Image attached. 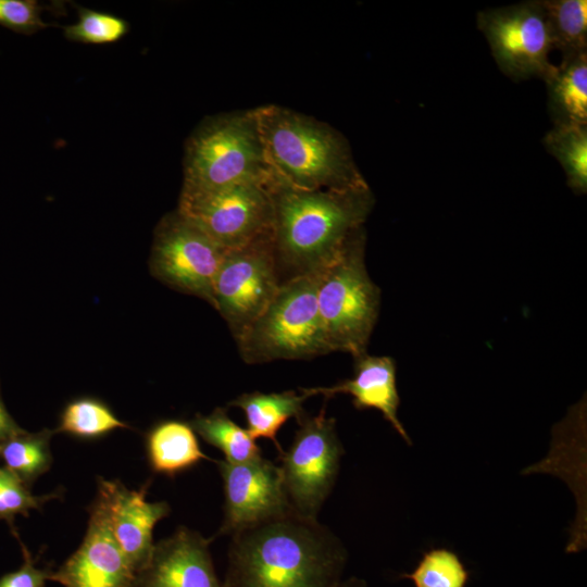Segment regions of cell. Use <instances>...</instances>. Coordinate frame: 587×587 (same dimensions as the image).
<instances>
[{
  "label": "cell",
  "mask_w": 587,
  "mask_h": 587,
  "mask_svg": "<svg viewBox=\"0 0 587 587\" xmlns=\"http://www.w3.org/2000/svg\"><path fill=\"white\" fill-rule=\"evenodd\" d=\"M346 562L330 528L288 511L232 535L223 587H338Z\"/></svg>",
  "instance_id": "6da1fadb"
},
{
  "label": "cell",
  "mask_w": 587,
  "mask_h": 587,
  "mask_svg": "<svg viewBox=\"0 0 587 587\" xmlns=\"http://www.w3.org/2000/svg\"><path fill=\"white\" fill-rule=\"evenodd\" d=\"M273 201L277 265L290 278L315 275L328 265L351 234L363 226L375 199L369 185L303 190L277 180Z\"/></svg>",
  "instance_id": "7a4b0ae2"
},
{
  "label": "cell",
  "mask_w": 587,
  "mask_h": 587,
  "mask_svg": "<svg viewBox=\"0 0 587 587\" xmlns=\"http://www.w3.org/2000/svg\"><path fill=\"white\" fill-rule=\"evenodd\" d=\"M253 111L267 163L280 184L303 190L367 185L347 139L328 124L276 104Z\"/></svg>",
  "instance_id": "3957f363"
},
{
  "label": "cell",
  "mask_w": 587,
  "mask_h": 587,
  "mask_svg": "<svg viewBox=\"0 0 587 587\" xmlns=\"http://www.w3.org/2000/svg\"><path fill=\"white\" fill-rule=\"evenodd\" d=\"M364 226L351 234L316 277V302L329 353H366L380 307V289L365 265Z\"/></svg>",
  "instance_id": "277c9868"
},
{
  "label": "cell",
  "mask_w": 587,
  "mask_h": 587,
  "mask_svg": "<svg viewBox=\"0 0 587 587\" xmlns=\"http://www.w3.org/2000/svg\"><path fill=\"white\" fill-rule=\"evenodd\" d=\"M272 177L253 109L208 117L186 142L182 191H213Z\"/></svg>",
  "instance_id": "5b68a950"
},
{
  "label": "cell",
  "mask_w": 587,
  "mask_h": 587,
  "mask_svg": "<svg viewBox=\"0 0 587 587\" xmlns=\"http://www.w3.org/2000/svg\"><path fill=\"white\" fill-rule=\"evenodd\" d=\"M236 341L248 364L329 353L317 309L315 275L282 282L265 310Z\"/></svg>",
  "instance_id": "8992f818"
},
{
  "label": "cell",
  "mask_w": 587,
  "mask_h": 587,
  "mask_svg": "<svg viewBox=\"0 0 587 587\" xmlns=\"http://www.w3.org/2000/svg\"><path fill=\"white\" fill-rule=\"evenodd\" d=\"M289 448L280 454L283 488L292 512L317 519L330 495L345 453L336 430V421L325 407L314 416L305 413Z\"/></svg>",
  "instance_id": "52a82bcc"
},
{
  "label": "cell",
  "mask_w": 587,
  "mask_h": 587,
  "mask_svg": "<svg viewBox=\"0 0 587 587\" xmlns=\"http://www.w3.org/2000/svg\"><path fill=\"white\" fill-rule=\"evenodd\" d=\"M274 177L213 191H182L177 212L226 250L273 232Z\"/></svg>",
  "instance_id": "ba28073f"
},
{
  "label": "cell",
  "mask_w": 587,
  "mask_h": 587,
  "mask_svg": "<svg viewBox=\"0 0 587 587\" xmlns=\"http://www.w3.org/2000/svg\"><path fill=\"white\" fill-rule=\"evenodd\" d=\"M282 280L273 232L226 251L213 286V308L237 340L265 310Z\"/></svg>",
  "instance_id": "9c48e42d"
},
{
  "label": "cell",
  "mask_w": 587,
  "mask_h": 587,
  "mask_svg": "<svg viewBox=\"0 0 587 587\" xmlns=\"http://www.w3.org/2000/svg\"><path fill=\"white\" fill-rule=\"evenodd\" d=\"M484 34L500 71L514 80L546 79L555 65L550 28L541 1H525L477 13Z\"/></svg>",
  "instance_id": "30bf717a"
},
{
  "label": "cell",
  "mask_w": 587,
  "mask_h": 587,
  "mask_svg": "<svg viewBox=\"0 0 587 587\" xmlns=\"http://www.w3.org/2000/svg\"><path fill=\"white\" fill-rule=\"evenodd\" d=\"M226 251L175 211L155 228L151 273L171 288L199 297L213 307L214 280Z\"/></svg>",
  "instance_id": "8fae6325"
},
{
  "label": "cell",
  "mask_w": 587,
  "mask_h": 587,
  "mask_svg": "<svg viewBox=\"0 0 587 587\" xmlns=\"http://www.w3.org/2000/svg\"><path fill=\"white\" fill-rule=\"evenodd\" d=\"M224 490V516L218 535H233L246 527L291 511L279 467L260 457L243 463L215 461Z\"/></svg>",
  "instance_id": "7c38bea8"
},
{
  "label": "cell",
  "mask_w": 587,
  "mask_h": 587,
  "mask_svg": "<svg viewBox=\"0 0 587 587\" xmlns=\"http://www.w3.org/2000/svg\"><path fill=\"white\" fill-rule=\"evenodd\" d=\"M83 542L48 579L64 587H130L135 572L118 547L110 527L100 494L89 509Z\"/></svg>",
  "instance_id": "4fadbf2b"
},
{
  "label": "cell",
  "mask_w": 587,
  "mask_h": 587,
  "mask_svg": "<svg viewBox=\"0 0 587 587\" xmlns=\"http://www.w3.org/2000/svg\"><path fill=\"white\" fill-rule=\"evenodd\" d=\"M198 532L179 527L154 544L148 563L135 574L130 587H223L209 545Z\"/></svg>",
  "instance_id": "5bb4252c"
},
{
  "label": "cell",
  "mask_w": 587,
  "mask_h": 587,
  "mask_svg": "<svg viewBox=\"0 0 587 587\" xmlns=\"http://www.w3.org/2000/svg\"><path fill=\"white\" fill-rule=\"evenodd\" d=\"M147 487L130 490L118 480L99 478L98 482V494L104 500L111 530L135 574L151 557L155 524L171 511L164 501H147Z\"/></svg>",
  "instance_id": "9a60e30c"
},
{
  "label": "cell",
  "mask_w": 587,
  "mask_h": 587,
  "mask_svg": "<svg viewBox=\"0 0 587 587\" xmlns=\"http://www.w3.org/2000/svg\"><path fill=\"white\" fill-rule=\"evenodd\" d=\"M396 362L388 355H369L354 359V373L349 379L330 387L301 388L307 396L322 395L329 399L336 395L351 396L358 410L375 409L411 445V438L398 417L400 397L396 383Z\"/></svg>",
  "instance_id": "2e32d148"
},
{
  "label": "cell",
  "mask_w": 587,
  "mask_h": 587,
  "mask_svg": "<svg viewBox=\"0 0 587 587\" xmlns=\"http://www.w3.org/2000/svg\"><path fill=\"white\" fill-rule=\"evenodd\" d=\"M544 82L553 126H587V53L561 60Z\"/></svg>",
  "instance_id": "e0dca14e"
},
{
  "label": "cell",
  "mask_w": 587,
  "mask_h": 587,
  "mask_svg": "<svg viewBox=\"0 0 587 587\" xmlns=\"http://www.w3.org/2000/svg\"><path fill=\"white\" fill-rule=\"evenodd\" d=\"M146 450L151 469L175 476L197 465L205 455L190 423L168 420L154 425L147 435Z\"/></svg>",
  "instance_id": "ac0fdd59"
},
{
  "label": "cell",
  "mask_w": 587,
  "mask_h": 587,
  "mask_svg": "<svg viewBox=\"0 0 587 587\" xmlns=\"http://www.w3.org/2000/svg\"><path fill=\"white\" fill-rule=\"evenodd\" d=\"M283 392L263 394L247 392L232 400L228 405L243 411L247 422L246 429L252 438L270 439L279 454L284 451L277 440L280 427L291 417L297 421L305 413L303 402L309 398L300 388Z\"/></svg>",
  "instance_id": "d6986e66"
},
{
  "label": "cell",
  "mask_w": 587,
  "mask_h": 587,
  "mask_svg": "<svg viewBox=\"0 0 587 587\" xmlns=\"http://www.w3.org/2000/svg\"><path fill=\"white\" fill-rule=\"evenodd\" d=\"M190 425L205 442L221 450L228 463H243L262 457L255 439L228 416L226 408H216L208 415L198 414Z\"/></svg>",
  "instance_id": "ffe728a7"
},
{
  "label": "cell",
  "mask_w": 587,
  "mask_h": 587,
  "mask_svg": "<svg viewBox=\"0 0 587 587\" xmlns=\"http://www.w3.org/2000/svg\"><path fill=\"white\" fill-rule=\"evenodd\" d=\"M553 49L562 60L587 53V1L544 0Z\"/></svg>",
  "instance_id": "44dd1931"
},
{
  "label": "cell",
  "mask_w": 587,
  "mask_h": 587,
  "mask_svg": "<svg viewBox=\"0 0 587 587\" xmlns=\"http://www.w3.org/2000/svg\"><path fill=\"white\" fill-rule=\"evenodd\" d=\"M53 432H21L0 444V455L5 469L23 483L29 484L46 473L52 463L50 439Z\"/></svg>",
  "instance_id": "7402d4cb"
},
{
  "label": "cell",
  "mask_w": 587,
  "mask_h": 587,
  "mask_svg": "<svg viewBox=\"0 0 587 587\" xmlns=\"http://www.w3.org/2000/svg\"><path fill=\"white\" fill-rule=\"evenodd\" d=\"M544 146L562 165L567 186L576 195L587 192V126H553Z\"/></svg>",
  "instance_id": "603a6c76"
},
{
  "label": "cell",
  "mask_w": 587,
  "mask_h": 587,
  "mask_svg": "<svg viewBox=\"0 0 587 587\" xmlns=\"http://www.w3.org/2000/svg\"><path fill=\"white\" fill-rule=\"evenodd\" d=\"M125 427L127 424L117 419L103 402L93 398H80L66 405L58 432L90 439Z\"/></svg>",
  "instance_id": "cb8c5ba5"
},
{
  "label": "cell",
  "mask_w": 587,
  "mask_h": 587,
  "mask_svg": "<svg viewBox=\"0 0 587 587\" xmlns=\"http://www.w3.org/2000/svg\"><path fill=\"white\" fill-rule=\"evenodd\" d=\"M403 577L415 587H465L469 573L459 557L448 549H432L424 553L415 570Z\"/></svg>",
  "instance_id": "d4e9b609"
},
{
  "label": "cell",
  "mask_w": 587,
  "mask_h": 587,
  "mask_svg": "<svg viewBox=\"0 0 587 587\" xmlns=\"http://www.w3.org/2000/svg\"><path fill=\"white\" fill-rule=\"evenodd\" d=\"M128 32L125 20L107 12L80 8L75 24L64 28L68 40L84 43H111L120 40Z\"/></svg>",
  "instance_id": "484cf974"
},
{
  "label": "cell",
  "mask_w": 587,
  "mask_h": 587,
  "mask_svg": "<svg viewBox=\"0 0 587 587\" xmlns=\"http://www.w3.org/2000/svg\"><path fill=\"white\" fill-rule=\"evenodd\" d=\"M58 494L34 496L16 475L0 467V517L12 520L17 514H27L32 509L41 508Z\"/></svg>",
  "instance_id": "4316f807"
},
{
  "label": "cell",
  "mask_w": 587,
  "mask_h": 587,
  "mask_svg": "<svg viewBox=\"0 0 587 587\" xmlns=\"http://www.w3.org/2000/svg\"><path fill=\"white\" fill-rule=\"evenodd\" d=\"M43 8L33 0H0V25L21 34H33L49 25L41 18Z\"/></svg>",
  "instance_id": "83f0119b"
},
{
  "label": "cell",
  "mask_w": 587,
  "mask_h": 587,
  "mask_svg": "<svg viewBox=\"0 0 587 587\" xmlns=\"http://www.w3.org/2000/svg\"><path fill=\"white\" fill-rule=\"evenodd\" d=\"M23 557L24 561L20 569L0 577V587H45L50 572L37 567L24 546Z\"/></svg>",
  "instance_id": "f1b7e54d"
},
{
  "label": "cell",
  "mask_w": 587,
  "mask_h": 587,
  "mask_svg": "<svg viewBox=\"0 0 587 587\" xmlns=\"http://www.w3.org/2000/svg\"><path fill=\"white\" fill-rule=\"evenodd\" d=\"M21 432L0 400V444Z\"/></svg>",
  "instance_id": "f546056e"
},
{
  "label": "cell",
  "mask_w": 587,
  "mask_h": 587,
  "mask_svg": "<svg viewBox=\"0 0 587 587\" xmlns=\"http://www.w3.org/2000/svg\"><path fill=\"white\" fill-rule=\"evenodd\" d=\"M338 587H366L364 580L351 577L345 582H341Z\"/></svg>",
  "instance_id": "4dcf8cb0"
}]
</instances>
